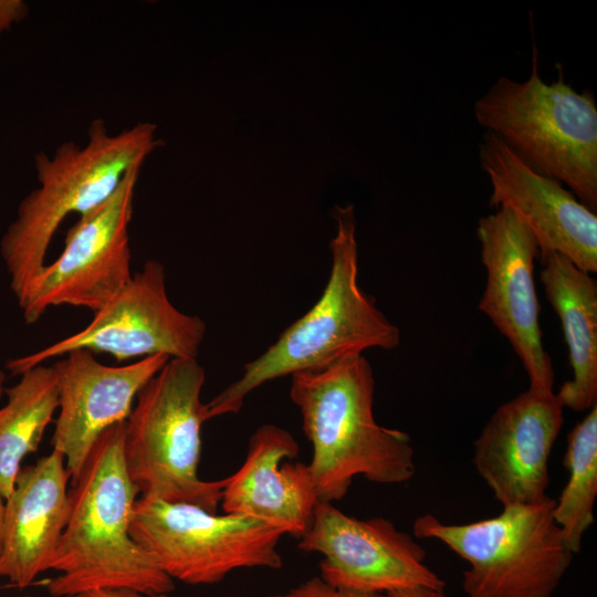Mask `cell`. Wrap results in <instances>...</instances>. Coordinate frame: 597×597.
I'll return each mask as SVG.
<instances>
[{
  "mask_svg": "<svg viewBox=\"0 0 597 597\" xmlns=\"http://www.w3.org/2000/svg\"><path fill=\"white\" fill-rule=\"evenodd\" d=\"M479 160L488 174L490 206L507 207L533 232L540 256L558 253L587 273L597 272V216L562 184L527 165L500 137L486 132Z\"/></svg>",
  "mask_w": 597,
  "mask_h": 597,
  "instance_id": "13",
  "label": "cell"
},
{
  "mask_svg": "<svg viewBox=\"0 0 597 597\" xmlns=\"http://www.w3.org/2000/svg\"><path fill=\"white\" fill-rule=\"evenodd\" d=\"M297 547L318 553L320 577L331 586L364 593L427 587L446 583L425 564L426 552L408 533L384 517L359 520L333 503L318 502Z\"/></svg>",
  "mask_w": 597,
  "mask_h": 597,
  "instance_id": "11",
  "label": "cell"
},
{
  "mask_svg": "<svg viewBox=\"0 0 597 597\" xmlns=\"http://www.w3.org/2000/svg\"><path fill=\"white\" fill-rule=\"evenodd\" d=\"M129 531L166 575L188 585L217 584L240 568L283 566L277 544L284 531L250 516L140 496Z\"/></svg>",
  "mask_w": 597,
  "mask_h": 597,
  "instance_id": "8",
  "label": "cell"
},
{
  "mask_svg": "<svg viewBox=\"0 0 597 597\" xmlns=\"http://www.w3.org/2000/svg\"><path fill=\"white\" fill-rule=\"evenodd\" d=\"M290 397L312 443L308 463L320 502L344 498L362 475L379 484L409 481L416 471L408 433L374 418L375 379L363 354L291 376Z\"/></svg>",
  "mask_w": 597,
  "mask_h": 597,
  "instance_id": "2",
  "label": "cell"
},
{
  "mask_svg": "<svg viewBox=\"0 0 597 597\" xmlns=\"http://www.w3.org/2000/svg\"><path fill=\"white\" fill-rule=\"evenodd\" d=\"M555 500L503 506L492 519L447 524L431 514L413 523L418 538L440 541L465 559L468 597H552L574 553L554 520Z\"/></svg>",
  "mask_w": 597,
  "mask_h": 597,
  "instance_id": "7",
  "label": "cell"
},
{
  "mask_svg": "<svg viewBox=\"0 0 597 597\" xmlns=\"http://www.w3.org/2000/svg\"><path fill=\"white\" fill-rule=\"evenodd\" d=\"M486 282L478 307L509 341L523 364L530 389L553 392L554 370L543 346L534 282L537 241L510 208L499 207L478 221Z\"/></svg>",
  "mask_w": 597,
  "mask_h": 597,
  "instance_id": "12",
  "label": "cell"
},
{
  "mask_svg": "<svg viewBox=\"0 0 597 597\" xmlns=\"http://www.w3.org/2000/svg\"><path fill=\"white\" fill-rule=\"evenodd\" d=\"M206 323L180 312L169 300L164 265L149 260L82 331L35 353L10 359L12 375L43 365L74 349L112 355L117 362L158 354L197 358Z\"/></svg>",
  "mask_w": 597,
  "mask_h": 597,
  "instance_id": "9",
  "label": "cell"
},
{
  "mask_svg": "<svg viewBox=\"0 0 597 597\" xmlns=\"http://www.w3.org/2000/svg\"><path fill=\"white\" fill-rule=\"evenodd\" d=\"M4 390L0 408V495L13 491L22 460L38 450L44 431L59 409V384L53 366H35Z\"/></svg>",
  "mask_w": 597,
  "mask_h": 597,
  "instance_id": "19",
  "label": "cell"
},
{
  "mask_svg": "<svg viewBox=\"0 0 597 597\" xmlns=\"http://www.w3.org/2000/svg\"><path fill=\"white\" fill-rule=\"evenodd\" d=\"M75 597H171L169 594L146 596L130 589H100L77 595Z\"/></svg>",
  "mask_w": 597,
  "mask_h": 597,
  "instance_id": "23",
  "label": "cell"
},
{
  "mask_svg": "<svg viewBox=\"0 0 597 597\" xmlns=\"http://www.w3.org/2000/svg\"><path fill=\"white\" fill-rule=\"evenodd\" d=\"M125 422L107 429L69 492L70 513L50 569L53 597L100 589L169 594L174 580L130 535L138 490L124 461Z\"/></svg>",
  "mask_w": 597,
  "mask_h": 597,
  "instance_id": "1",
  "label": "cell"
},
{
  "mask_svg": "<svg viewBox=\"0 0 597 597\" xmlns=\"http://www.w3.org/2000/svg\"><path fill=\"white\" fill-rule=\"evenodd\" d=\"M205 378L197 358L166 363L140 389L125 421L124 461L140 496L216 513L227 478L206 481L198 474Z\"/></svg>",
  "mask_w": 597,
  "mask_h": 597,
  "instance_id": "6",
  "label": "cell"
},
{
  "mask_svg": "<svg viewBox=\"0 0 597 597\" xmlns=\"http://www.w3.org/2000/svg\"><path fill=\"white\" fill-rule=\"evenodd\" d=\"M564 465L568 481L555 500L554 520L567 547L582 548L583 537L593 525L597 496V405L568 433Z\"/></svg>",
  "mask_w": 597,
  "mask_h": 597,
  "instance_id": "20",
  "label": "cell"
},
{
  "mask_svg": "<svg viewBox=\"0 0 597 597\" xmlns=\"http://www.w3.org/2000/svg\"><path fill=\"white\" fill-rule=\"evenodd\" d=\"M70 478L64 457L55 450L21 468L4 500L0 578L24 588L50 569L69 519Z\"/></svg>",
  "mask_w": 597,
  "mask_h": 597,
  "instance_id": "17",
  "label": "cell"
},
{
  "mask_svg": "<svg viewBox=\"0 0 597 597\" xmlns=\"http://www.w3.org/2000/svg\"><path fill=\"white\" fill-rule=\"evenodd\" d=\"M389 597H447L443 589L427 587L406 588L388 593Z\"/></svg>",
  "mask_w": 597,
  "mask_h": 597,
  "instance_id": "24",
  "label": "cell"
},
{
  "mask_svg": "<svg viewBox=\"0 0 597 597\" xmlns=\"http://www.w3.org/2000/svg\"><path fill=\"white\" fill-rule=\"evenodd\" d=\"M29 14V7L22 0H0V33L11 29Z\"/></svg>",
  "mask_w": 597,
  "mask_h": 597,
  "instance_id": "22",
  "label": "cell"
},
{
  "mask_svg": "<svg viewBox=\"0 0 597 597\" xmlns=\"http://www.w3.org/2000/svg\"><path fill=\"white\" fill-rule=\"evenodd\" d=\"M156 132L155 124L138 123L109 134L104 119L96 118L84 146L65 142L51 155L34 156L38 187L21 200L0 242L18 301L46 264L48 249L63 220L71 213L84 216L106 201L128 172L163 145Z\"/></svg>",
  "mask_w": 597,
  "mask_h": 597,
  "instance_id": "3",
  "label": "cell"
},
{
  "mask_svg": "<svg viewBox=\"0 0 597 597\" xmlns=\"http://www.w3.org/2000/svg\"><path fill=\"white\" fill-rule=\"evenodd\" d=\"M563 409L554 391L528 388L501 405L474 441L475 470L503 506L547 496L549 455Z\"/></svg>",
  "mask_w": 597,
  "mask_h": 597,
  "instance_id": "15",
  "label": "cell"
},
{
  "mask_svg": "<svg viewBox=\"0 0 597 597\" xmlns=\"http://www.w3.org/2000/svg\"><path fill=\"white\" fill-rule=\"evenodd\" d=\"M476 122L536 171L565 184L586 207L597 208V107L589 90L561 76L545 83L534 45L530 76H501L474 104Z\"/></svg>",
  "mask_w": 597,
  "mask_h": 597,
  "instance_id": "5",
  "label": "cell"
},
{
  "mask_svg": "<svg viewBox=\"0 0 597 597\" xmlns=\"http://www.w3.org/2000/svg\"><path fill=\"white\" fill-rule=\"evenodd\" d=\"M62 357L53 365L59 417L51 443L64 457L74 484L100 437L127 420L140 389L170 358L158 354L124 366H107L86 349Z\"/></svg>",
  "mask_w": 597,
  "mask_h": 597,
  "instance_id": "14",
  "label": "cell"
},
{
  "mask_svg": "<svg viewBox=\"0 0 597 597\" xmlns=\"http://www.w3.org/2000/svg\"><path fill=\"white\" fill-rule=\"evenodd\" d=\"M3 522H4V499L0 495V555L2 552V541H3Z\"/></svg>",
  "mask_w": 597,
  "mask_h": 597,
  "instance_id": "25",
  "label": "cell"
},
{
  "mask_svg": "<svg viewBox=\"0 0 597 597\" xmlns=\"http://www.w3.org/2000/svg\"><path fill=\"white\" fill-rule=\"evenodd\" d=\"M541 259V281L561 320L573 370L556 396L564 407L589 410L597 405V283L562 254Z\"/></svg>",
  "mask_w": 597,
  "mask_h": 597,
  "instance_id": "18",
  "label": "cell"
},
{
  "mask_svg": "<svg viewBox=\"0 0 597 597\" xmlns=\"http://www.w3.org/2000/svg\"><path fill=\"white\" fill-rule=\"evenodd\" d=\"M4 383H6V374L4 371L0 370V398L6 390Z\"/></svg>",
  "mask_w": 597,
  "mask_h": 597,
  "instance_id": "26",
  "label": "cell"
},
{
  "mask_svg": "<svg viewBox=\"0 0 597 597\" xmlns=\"http://www.w3.org/2000/svg\"><path fill=\"white\" fill-rule=\"evenodd\" d=\"M269 597H389V595L337 588L328 585L318 576L310 578L285 593Z\"/></svg>",
  "mask_w": 597,
  "mask_h": 597,
  "instance_id": "21",
  "label": "cell"
},
{
  "mask_svg": "<svg viewBox=\"0 0 597 597\" xmlns=\"http://www.w3.org/2000/svg\"><path fill=\"white\" fill-rule=\"evenodd\" d=\"M140 168L132 169L106 201L78 217L61 254L28 284L18 301L27 324L59 305L95 313L130 281L128 229Z\"/></svg>",
  "mask_w": 597,
  "mask_h": 597,
  "instance_id": "10",
  "label": "cell"
},
{
  "mask_svg": "<svg viewBox=\"0 0 597 597\" xmlns=\"http://www.w3.org/2000/svg\"><path fill=\"white\" fill-rule=\"evenodd\" d=\"M332 216L337 232L329 243L332 268L321 297L261 356L248 363L239 379L206 404L207 420L239 412L245 397L268 381L318 369L368 348L389 350L399 345V328L357 281L354 206H336Z\"/></svg>",
  "mask_w": 597,
  "mask_h": 597,
  "instance_id": "4",
  "label": "cell"
},
{
  "mask_svg": "<svg viewBox=\"0 0 597 597\" xmlns=\"http://www.w3.org/2000/svg\"><path fill=\"white\" fill-rule=\"evenodd\" d=\"M298 453L285 429L271 423L258 428L243 464L227 476L220 502L224 513L258 519L301 538L320 501L308 464L293 462Z\"/></svg>",
  "mask_w": 597,
  "mask_h": 597,
  "instance_id": "16",
  "label": "cell"
}]
</instances>
